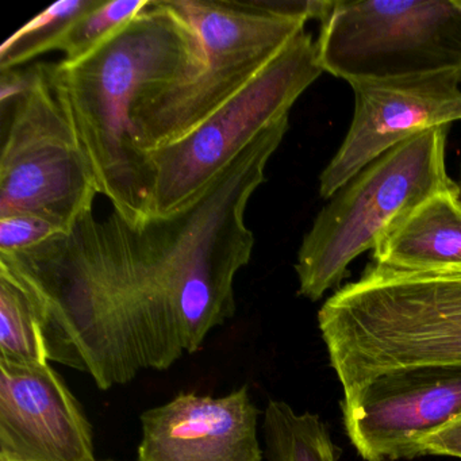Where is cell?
Instances as JSON below:
<instances>
[{"label": "cell", "mask_w": 461, "mask_h": 461, "mask_svg": "<svg viewBox=\"0 0 461 461\" xmlns=\"http://www.w3.org/2000/svg\"><path fill=\"white\" fill-rule=\"evenodd\" d=\"M0 266L31 295L50 361L90 375L101 390L166 371L187 353L118 212H87L68 233L0 253Z\"/></svg>", "instance_id": "obj_1"}, {"label": "cell", "mask_w": 461, "mask_h": 461, "mask_svg": "<svg viewBox=\"0 0 461 461\" xmlns=\"http://www.w3.org/2000/svg\"><path fill=\"white\" fill-rule=\"evenodd\" d=\"M204 67L198 33L169 0H149L87 58L50 64L56 90L93 164L99 193L133 228L152 218L153 191L137 115L168 88L194 82Z\"/></svg>", "instance_id": "obj_2"}, {"label": "cell", "mask_w": 461, "mask_h": 461, "mask_svg": "<svg viewBox=\"0 0 461 461\" xmlns=\"http://www.w3.org/2000/svg\"><path fill=\"white\" fill-rule=\"evenodd\" d=\"M290 128L287 118L260 134L185 209L133 228L134 250L179 321L191 355L236 314L234 279L252 258L248 202L266 182L271 156Z\"/></svg>", "instance_id": "obj_3"}, {"label": "cell", "mask_w": 461, "mask_h": 461, "mask_svg": "<svg viewBox=\"0 0 461 461\" xmlns=\"http://www.w3.org/2000/svg\"><path fill=\"white\" fill-rule=\"evenodd\" d=\"M318 326L344 395L393 372L461 368V269L372 264L322 304Z\"/></svg>", "instance_id": "obj_4"}, {"label": "cell", "mask_w": 461, "mask_h": 461, "mask_svg": "<svg viewBox=\"0 0 461 461\" xmlns=\"http://www.w3.org/2000/svg\"><path fill=\"white\" fill-rule=\"evenodd\" d=\"M198 33L206 67L194 82L168 88L137 115L140 147L145 153L176 141L212 117L310 20L322 21L329 2H212L169 0Z\"/></svg>", "instance_id": "obj_5"}, {"label": "cell", "mask_w": 461, "mask_h": 461, "mask_svg": "<svg viewBox=\"0 0 461 461\" xmlns=\"http://www.w3.org/2000/svg\"><path fill=\"white\" fill-rule=\"evenodd\" d=\"M447 131L430 129L391 148L321 210L299 249V295L320 301L358 256L376 249L426 199L457 185L445 166Z\"/></svg>", "instance_id": "obj_6"}, {"label": "cell", "mask_w": 461, "mask_h": 461, "mask_svg": "<svg viewBox=\"0 0 461 461\" xmlns=\"http://www.w3.org/2000/svg\"><path fill=\"white\" fill-rule=\"evenodd\" d=\"M322 72L317 44L301 32L198 128L149 150L152 218L174 214L196 201L263 131L290 117L294 104Z\"/></svg>", "instance_id": "obj_7"}, {"label": "cell", "mask_w": 461, "mask_h": 461, "mask_svg": "<svg viewBox=\"0 0 461 461\" xmlns=\"http://www.w3.org/2000/svg\"><path fill=\"white\" fill-rule=\"evenodd\" d=\"M2 113L9 118L0 155V218L37 215L71 231L101 193L50 64H34L31 87Z\"/></svg>", "instance_id": "obj_8"}, {"label": "cell", "mask_w": 461, "mask_h": 461, "mask_svg": "<svg viewBox=\"0 0 461 461\" xmlns=\"http://www.w3.org/2000/svg\"><path fill=\"white\" fill-rule=\"evenodd\" d=\"M315 44L349 85L461 71V0L330 2Z\"/></svg>", "instance_id": "obj_9"}, {"label": "cell", "mask_w": 461, "mask_h": 461, "mask_svg": "<svg viewBox=\"0 0 461 461\" xmlns=\"http://www.w3.org/2000/svg\"><path fill=\"white\" fill-rule=\"evenodd\" d=\"M460 83L461 71L352 83V123L321 174V198H333L358 172L404 140L460 121Z\"/></svg>", "instance_id": "obj_10"}, {"label": "cell", "mask_w": 461, "mask_h": 461, "mask_svg": "<svg viewBox=\"0 0 461 461\" xmlns=\"http://www.w3.org/2000/svg\"><path fill=\"white\" fill-rule=\"evenodd\" d=\"M345 430L366 461L418 457L420 442L461 418V368L393 372L345 393Z\"/></svg>", "instance_id": "obj_11"}, {"label": "cell", "mask_w": 461, "mask_h": 461, "mask_svg": "<svg viewBox=\"0 0 461 461\" xmlns=\"http://www.w3.org/2000/svg\"><path fill=\"white\" fill-rule=\"evenodd\" d=\"M0 456L13 461H98L91 423L50 363L0 361Z\"/></svg>", "instance_id": "obj_12"}, {"label": "cell", "mask_w": 461, "mask_h": 461, "mask_svg": "<svg viewBox=\"0 0 461 461\" xmlns=\"http://www.w3.org/2000/svg\"><path fill=\"white\" fill-rule=\"evenodd\" d=\"M260 414L248 385L221 398L179 393L142 412L139 461H263Z\"/></svg>", "instance_id": "obj_13"}, {"label": "cell", "mask_w": 461, "mask_h": 461, "mask_svg": "<svg viewBox=\"0 0 461 461\" xmlns=\"http://www.w3.org/2000/svg\"><path fill=\"white\" fill-rule=\"evenodd\" d=\"M375 264L404 272L461 269V194L457 185L420 203L375 249Z\"/></svg>", "instance_id": "obj_14"}, {"label": "cell", "mask_w": 461, "mask_h": 461, "mask_svg": "<svg viewBox=\"0 0 461 461\" xmlns=\"http://www.w3.org/2000/svg\"><path fill=\"white\" fill-rule=\"evenodd\" d=\"M267 461H337V447L317 414L296 412L283 401L264 411Z\"/></svg>", "instance_id": "obj_15"}, {"label": "cell", "mask_w": 461, "mask_h": 461, "mask_svg": "<svg viewBox=\"0 0 461 461\" xmlns=\"http://www.w3.org/2000/svg\"><path fill=\"white\" fill-rule=\"evenodd\" d=\"M0 361L23 366L50 363L36 306L20 280L2 266Z\"/></svg>", "instance_id": "obj_16"}, {"label": "cell", "mask_w": 461, "mask_h": 461, "mask_svg": "<svg viewBox=\"0 0 461 461\" xmlns=\"http://www.w3.org/2000/svg\"><path fill=\"white\" fill-rule=\"evenodd\" d=\"M102 0H63L29 21L0 48V71L20 68L37 56L58 50L59 41L77 18Z\"/></svg>", "instance_id": "obj_17"}, {"label": "cell", "mask_w": 461, "mask_h": 461, "mask_svg": "<svg viewBox=\"0 0 461 461\" xmlns=\"http://www.w3.org/2000/svg\"><path fill=\"white\" fill-rule=\"evenodd\" d=\"M149 4V0H102L72 23L58 44L64 61L82 60L101 47L113 34L131 23Z\"/></svg>", "instance_id": "obj_18"}, {"label": "cell", "mask_w": 461, "mask_h": 461, "mask_svg": "<svg viewBox=\"0 0 461 461\" xmlns=\"http://www.w3.org/2000/svg\"><path fill=\"white\" fill-rule=\"evenodd\" d=\"M63 233L68 231L37 215L18 214L0 218V253L12 255L21 252Z\"/></svg>", "instance_id": "obj_19"}, {"label": "cell", "mask_w": 461, "mask_h": 461, "mask_svg": "<svg viewBox=\"0 0 461 461\" xmlns=\"http://www.w3.org/2000/svg\"><path fill=\"white\" fill-rule=\"evenodd\" d=\"M426 455L452 456V457L461 458V418L429 434L420 442L418 447V457Z\"/></svg>", "instance_id": "obj_20"}, {"label": "cell", "mask_w": 461, "mask_h": 461, "mask_svg": "<svg viewBox=\"0 0 461 461\" xmlns=\"http://www.w3.org/2000/svg\"><path fill=\"white\" fill-rule=\"evenodd\" d=\"M34 66L0 71V104L9 106L23 95L33 80Z\"/></svg>", "instance_id": "obj_21"}, {"label": "cell", "mask_w": 461, "mask_h": 461, "mask_svg": "<svg viewBox=\"0 0 461 461\" xmlns=\"http://www.w3.org/2000/svg\"><path fill=\"white\" fill-rule=\"evenodd\" d=\"M0 461H13V460H10V458L2 457V456H0Z\"/></svg>", "instance_id": "obj_22"}, {"label": "cell", "mask_w": 461, "mask_h": 461, "mask_svg": "<svg viewBox=\"0 0 461 461\" xmlns=\"http://www.w3.org/2000/svg\"><path fill=\"white\" fill-rule=\"evenodd\" d=\"M458 187H460V194H461V180H460V183H458Z\"/></svg>", "instance_id": "obj_23"}]
</instances>
